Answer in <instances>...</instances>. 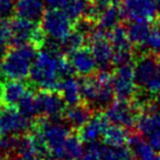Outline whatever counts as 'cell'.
I'll use <instances>...</instances> for the list:
<instances>
[{
	"instance_id": "4dcf8cb0",
	"label": "cell",
	"mask_w": 160,
	"mask_h": 160,
	"mask_svg": "<svg viewBox=\"0 0 160 160\" xmlns=\"http://www.w3.org/2000/svg\"><path fill=\"white\" fill-rule=\"evenodd\" d=\"M17 108L24 114V116L28 117V118L33 119L34 116L37 114L36 111V106H35V95L28 89V92L25 94V96L22 98V100L19 102Z\"/></svg>"
},
{
	"instance_id": "5bb4252c",
	"label": "cell",
	"mask_w": 160,
	"mask_h": 160,
	"mask_svg": "<svg viewBox=\"0 0 160 160\" xmlns=\"http://www.w3.org/2000/svg\"><path fill=\"white\" fill-rule=\"evenodd\" d=\"M89 49L101 70L107 71L113 64V49L102 30H94L89 35Z\"/></svg>"
},
{
	"instance_id": "52a82bcc",
	"label": "cell",
	"mask_w": 160,
	"mask_h": 160,
	"mask_svg": "<svg viewBox=\"0 0 160 160\" xmlns=\"http://www.w3.org/2000/svg\"><path fill=\"white\" fill-rule=\"evenodd\" d=\"M136 85L143 92L152 95L160 93V69L158 60L152 56L139 57L134 67Z\"/></svg>"
},
{
	"instance_id": "484cf974",
	"label": "cell",
	"mask_w": 160,
	"mask_h": 160,
	"mask_svg": "<svg viewBox=\"0 0 160 160\" xmlns=\"http://www.w3.org/2000/svg\"><path fill=\"white\" fill-rule=\"evenodd\" d=\"M152 28L148 22H132L127 28L130 42L136 46H144Z\"/></svg>"
},
{
	"instance_id": "ab89813d",
	"label": "cell",
	"mask_w": 160,
	"mask_h": 160,
	"mask_svg": "<svg viewBox=\"0 0 160 160\" xmlns=\"http://www.w3.org/2000/svg\"><path fill=\"white\" fill-rule=\"evenodd\" d=\"M155 160H160V154H159V155H157L156 158H155Z\"/></svg>"
},
{
	"instance_id": "1f68e13d",
	"label": "cell",
	"mask_w": 160,
	"mask_h": 160,
	"mask_svg": "<svg viewBox=\"0 0 160 160\" xmlns=\"http://www.w3.org/2000/svg\"><path fill=\"white\" fill-rule=\"evenodd\" d=\"M144 47L152 53H160V26L152 28Z\"/></svg>"
},
{
	"instance_id": "d4e9b609",
	"label": "cell",
	"mask_w": 160,
	"mask_h": 160,
	"mask_svg": "<svg viewBox=\"0 0 160 160\" xmlns=\"http://www.w3.org/2000/svg\"><path fill=\"white\" fill-rule=\"evenodd\" d=\"M122 11L121 7L118 4V2H114L110 7L102 11L100 15L97 19L99 28L102 31H110L113 28H116L119 24L120 20L122 19Z\"/></svg>"
},
{
	"instance_id": "f35d334b",
	"label": "cell",
	"mask_w": 160,
	"mask_h": 160,
	"mask_svg": "<svg viewBox=\"0 0 160 160\" xmlns=\"http://www.w3.org/2000/svg\"><path fill=\"white\" fill-rule=\"evenodd\" d=\"M0 160H8L6 158V157H3V156H0Z\"/></svg>"
},
{
	"instance_id": "cb8c5ba5",
	"label": "cell",
	"mask_w": 160,
	"mask_h": 160,
	"mask_svg": "<svg viewBox=\"0 0 160 160\" xmlns=\"http://www.w3.org/2000/svg\"><path fill=\"white\" fill-rule=\"evenodd\" d=\"M99 159L100 160H135L134 154L130 146L99 145Z\"/></svg>"
},
{
	"instance_id": "ac0fdd59",
	"label": "cell",
	"mask_w": 160,
	"mask_h": 160,
	"mask_svg": "<svg viewBox=\"0 0 160 160\" xmlns=\"http://www.w3.org/2000/svg\"><path fill=\"white\" fill-rule=\"evenodd\" d=\"M45 0H17L14 13L18 18L40 22L45 13Z\"/></svg>"
},
{
	"instance_id": "e575fe53",
	"label": "cell",
	"mask_w": 160,
	"mask_h": 160,
	"mask_svg": "<svg viewBox=\"0 0 160 160\" xmlns=\"http://www.w3.org/2000/svg\"><path fill=\"white\" fill-rule=\"evenodd\" d=\"M11 38V30L9 21L0 20V44H8Z\"/></svg>"
},
{
	"instance_id": "d6a6232c",
	"label": "cell",
	"mask_w": 160,
	"mask_h": 160,
	"mask_svg": "<svg viewBox=\"0 0 160 160\" xmlns=\"http://www.w3.org/2000/svg\"><path fill=\"white\" fill-rule=\"evenodd\" d=\"M17 0H0V20H8L15 11Z\"/></svg>"
},
{
	"instance_id": "8d00e7d4",
	"label": "cell",
	"mask_w": 160,
	"mask_h": 160,
	"mask_svg": "<svg viewBox=\"0 0 160 160\" xmlns=\"http://www.w3.org/2000/svg\"><path fill=\"white\" fill-rule=\"evenodd\" d=\"M15 160H42V155L31 154V155H18V158Z\"/></svg>"
},
{
	"instance_id": "277c9868",
	"label": "cell",
	"mask_w": 160,
	"mask_h": 160,
	"mask_svg": "<svg viewBox=\"0 0 160 160\" xmlns=\"http://www.w3.org/2000/svg\"><path fill=\"white\" fill-rule=\"evenodd\" d=\"M70 125L61 121L59 118H45L37 123L35 135L44 148L51 152L63 144V142L71 135Z\"/></svg>"
},
{
	"instance_id": "8fae6325",
	"label": "cell",
	"mask_w": 160,
	"mask_h": 160,
	"mask_svg": "<svg viewBox=\"0 0 160 160\" xmlns=\"http://www.w3.org/2000/svg\"><path fill=\"white\" fill-rule=\"evenodd\" d=\"M122 17L131 22H148L156 19L157 0H122L120 4Z\"/></svg>"
},
{
	"instance_id": "44dd1931",
	"label": "cell",
	"mask_w": 160,
	"mask_h": 160,
	"mask_svg": "<svg viewBox=\"0 0 160 160\" xmlns=\"http://www.w3.org/2000/svg\"><path fill=\"white\" fill-rule=\"evenodd\" d=\"M63 114L65 118V122L70 127L80 130L93 117V111L87 103L82 105L80 102L78 105L69 106V108L65 109Z\"/></svg>"
},
{
	"instance_id": "30bf717a",
	"label": "cell",
	"mask_w": 160,
	"mask_h": 160,
	"mask_svg": "<svg viewBox=\"0 0 160 160\" xmlns=\"http://www.w3.org/2000/svg\"><path fill=\"white\" fill-rule=\"evenodd\" d=\"M112 82L114 96L120 100L132 101L136 95L137 85L135 81L134 67L131 62L117 67L112 75Z\"/></svg>"
},
{
	"instance_id": "ffe728a7",
	"label": "cell",
	"mask_w": 160,
	"mask_h": 160,
	"mask_svg": "<svg viewBox=\"0 0 160 160\" xmlns=\"http://www.w3.org/2000/svg\"><path fill=\"white\" fill-rule=\"evenodd\" d=\"M128 144L134 154L135 160H155L156 158V150L139 133H131Z\"/></svg>"
},
{
	"instance_id": "4fadbf2b",
	"label": "cell",
	"mask_w": 160,
	"mask_h": 160,
	"mask_svg": "<svg viewBox=\"0 0 160 160\" xmlns=\"http://www.w3.org/2000/svg\"><path fill=\"white\" fill-rule=\"evenodd\" d=\"M65 101L61 94L56 91H45L35 95V106L37 114L45 118H60L65 111Z\"/></svg>"
},
{
	"instance_id": "f546056e",
	"label": "cell",
	"mask_w": 160,
	"mask_h": 160,
	"mask_svg": "<svg viewBox=\"0 0 160 160\" xmlns=\"http://www.w3.org/2000/svg\"><path fill=\"white\" fill-rule=\"evenodd\" d=\"M19 139V135H0V156L17 154Z\"/></svg>"
},
{
	"instance_id": "4316f807",
	"label": "cell",
	"mask_w": 160,
	"mask_h": 160,
	"mask_svg": "<svg viewBox=\"0 0 160 160\" xmlns=\"http://www.w3.org/2000/svg\"><path fill=\"white\" fill-rule=\"evenodd\" d=\"M128 136H130V133L128 128L118 124H112L109 125L106 130L103 134V141L107 145L122 146L128 143Z\"/></svg>"
},
{
	"instance_id": "60d3db41",
	"label": "cell",
	"mask_w": 160,
	"mask_h": 160,
	"mask_svg": "<svg viewBox=\"0 0 160 160\" xmlns=\"http://www.w3.org/2000/svg\"><path fill=\"white\" fill-rule=\"evenodd\" d=\"M157 3H158V8L160 9V0H157Z\"/></svg>"
},
{
	"instance_id": "f1b7e54d",
	"label": "cell",
	"mask_w": 160,
	"mask_h": 160,
	"mask_svg": "<svg viewBox=\"0 0 160 160\" xmlns=\"http://www.w3.org/2000/svg\"><path fill=\"white\" fill-rule=\"evenodd\" d=\"M91 2L88 0H70L63 8L68 17L75 23L78 20L86 17Z\"/></svg>"
},
{
	"instance_id": "d6986e66",
	"label": "cell",
	"mask_w": 160,
	"mask_h": 160,
	"mask_svg": "<svg viewBox=\"0 0 160 160\" xmlns=\"http://www.w3.org/2000/svg\"><path fill=\"white\" fill-rule=\"evenodd\" d=\"M82 143L78 135H70L60 147L51 152V156L56 160H75L84 152Z\"/></svg>"
},
{
	"instance_id": "8992f818",
	"label": "cell",
	"mask_w": 160,
	"mask_h": 160,
	"mask_svg": "<svg viewBox=\"0 0 160 160\" xmlns=\"http://www.w3.org/2000/svg\"><path fill=\"white\" fill-rule=\"evenodd\" d=\"M40 28L47 39L61 44L73 31L74 22L63 9L49 8L40 20Z\"/></svg>"
},
{
	"instance_id": "83f0119b",
	"label": "cell",
	"mask_w": 160,
	"mask_h": 160,
	"mask_svg": "<svg viewBox=\"0 0 160 160\" xmlns=\"http://www.w3.org/2000/svg\"><path fill=\"white\" fill-rule=\"evenodd\" d=\"M85 42H86V35L73 28L71 34L60 44V51L65 56H69L78 49L84 47Z\"/></svg>"
},
{
	"instance_id": "6da1fadb",
	"label": "cell",
	"mask_w": 160,
	"mask_h": 160,
	"mask_svg": "<svg viewBox=\"0 0 160 160\" xmlns=\"http://www.w3.org/2000/svg\"><path fill=\"white\" fill-rule=\"evenodd\" d=\"M73 68L61 51L42 49L37 52L30 72L31 82L45 91H58L62 78L72 75Z\"/></svg>"
},
{
	"instance_id": "3957f363",
	"label": "cell",
	"mask_w": 160,
	"mask_h": 160,
	"mask_svg": "<svg viewBox=\"0 0 160 160\" xmlns=\"http://www.w3.org/2000/svg\"><path fill=\"white\" fill-rule=\"evenodd\" d=\"M37 47L32 44L14 46L9 49L0 63V75L6 80L23 81L30 76Z\"/></svg>"
},
{
	"instance_id": "836d02e7",
	"label": "cell",
	"mask_w": 160,
	"mask_h": 160,
	"mask_svg": "<svg viewBox=\"0 0 160 160\" xmlns=\"http://www.w3.org/2000/svg\"><path fill=\"white\" fill-rule=\"evenodd\" d=\"M98 146H99V144H97V143L89 144L86 152H83V154L75 160H100L99 159Z\"/></svg>"
},
{
	"instance_id": "e0dca14e",
	"label": "cell",
	"mask_w": 160,
	"mask_h": 160,
	"mask_svg": "<svg viewBox=\"0 0 160 160\" xmlns=\"http://www.w3.org/2000/svg\"><path fill=\"white\" fill-rule=\"evenodd\" d=\"M28 92V86L22 81L8 80V82L2 84L1 93H0V102L3 106L17 107Z\"/></svg>"
},
{
	"instance_id": "74e56055",
	"label": "cell",
	"mask_w": 160,
	"mask_h": 160,
	"mask_svg": "<svg viewBox=\"0 0 160 160\" xmlns=\"http://www.w3.org/2000/svg\"><path fill=\"white\" fill-rule=\"evenodd\" d=\"M8 44H0V63L2 62V60H3L4 56L7 55V52H8Z\"/></svg>"
},
{
	"instance_id": "9a60e30c",
	"label": "cell",
	"mask_w": 160,
	"mask_h": 160,
	"mask_svg": "<svg viewBox=\"0 0 160 160\" xmlns=\"http://www.w3.org/2000/svg\"><path fill=\"white\" fill-rule=\"evenodd\" d=\"M109 127V120L105 113H97L93 116L82 128H80V138L84 143H97L100 137H103L107 128Z\"/></svg>"
},
{
	"instance_id": "5b68a950",
	"label": "cell",
	"mask_w": 160,
	"mask_h": 160,
	"mask_svg": "<svg viewBox=\"0 0 160 160\" xmlns=\"http://www.w3.org/2000/svg\"><path fill=\"white\" fill-rule=\"evenodd\" d=\"M136 128L139 134L154 147L160 152V108L155 101H146L142 107L141 113L136 121Z\"/></svg>"
},
{
	"instance_id": "603a6c76",
	"label": "cell",
	"mask_w": 160,
	"mask_h": 160,
	"mask_svg": "<svg viewBox=\"0 0 160 160\" xmlns=\"http://www.w3.org/2000/svg\"><path fill=\"white\" fill-rule=\"evenodd\" d=\"M60 94L68 106H74L81 102V83L72 75L62 78L59 87Z\"/></svg>"
},
{
	"instance_id": "2e32d148",
	"label": "cell",
	"mask_w": 160,
	"mask_h": 160,
	"mask_svg": "<svg viewBox=\"0 0 160 160\" xmlns=\"http://www.w3.org/2000/svg\"><path fill=\"white\" fill-rule=\"evenodd\" d=\"M73 68V71L81 76H88L94 74L97 69V62L93 52L87 47H82L71 55L67 56Z\"/></svg>"
},
{
	"instance_id": "ba28073f",
	"label": "cell",
	"mask_w": 160,
	"mask_h": 160,
	"mask_svg": "<svg viewBox=\"0 0 160 160\" xmlns=\"http://www.w3.org/2000/svg\"><path fill=\"white\" fill-rule=\"evenodd\" d=\"M11 30L10 42L13 46L32 44L37 48L42 47L46 42V36L38 22L18 18L9 21Z\"/></svg>"
},
{
	"instance_id": "7a4b0ae2",
	"label": "cell",
	"mask_w": 160,
	"mask_h": 160,
	"mask_svg": "<svg viewBox=\"0 0 160 160\" xmlns=\"http://www.w3.org/2000/svg\"><path fill=\"white\" fill-rule=\"evenodd\" d=\"M80 83L82 99L92 109L103 110L113 101V82L109 72L101 71L97 75L84 76Z\"/></svg>"
},
{
	"instance_id": "7402d4cb",
	"label": "cell",
	"mask_w": 160,
	"mask_h": 160,
	"mask_svg": "<svg viewBox=\"0 0 160 160\" xmlns=\"http://www.w3.org/2000/svg\"><path fill=\"white\" fill-rule=\"evenodd\" d=\"M108 39L116 55H132V42H130L128 32L124 28L117 25L109 31Z\"/></svg>"
},
{
	"instance_id": "9c48e42d",
	"label": "cell",
	"mask_w": 160,
	"mask_h": 160,
	"mask_svg": "<svg viewBox=\"0 0 160 160\" xmlns=\"http://www.w3.org/2000/svg\"><path fill=\"white\" fill-rule=\"evenodd\" d=\"M32 127V119L24 116L17 107L0 108V135H20Z\"/></svg>"
},
{
	"instance_id": "d590c367",
	"label": "cell",
	"mask_w": 160,
	"mask_h": 160,
	"mask_svg": "<svg viewBox=\"0 0 160 160\" xmlns=\"http://www.w3.org/2000/svg\"><path fill=\"white\" fill-rule=\"evenodd\" d=\"M69 1L70 0H45L47 6L53 9H63Z\"/></svg>"
},
{
	"instance_id": "7c38bea8",
	"label": "cell",
	"mask_w": 160,
	"mask_h": 160,
	"mask_svg": "<svg viewBox=\"0 0 160 160\" xmlns=\"http://www.w3.org/2000/svg\"><path fill=\"white\" fill-rule=\"evenodd\" d=\"M141 113L139 109L131 101L120 100L112 101L106 108V117L109 122L124 127L128 130H132L136 127V121L138 114Z\"/></svg>"
}]
</instances>
